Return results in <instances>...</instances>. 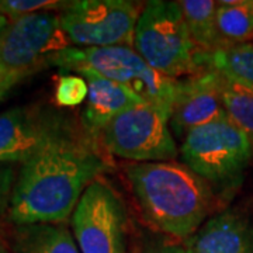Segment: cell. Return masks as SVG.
Masks as SVG:
<instances>
[{
  "label": "cell",
  "mask_w": 253,
  "mask_h": 253,
  "mask_svg": "<svg viewBox=\"0 0 253 253\" xmlns=\"http://www.w3.org/2000/svg\"><path fill=\"white\" fill-rule=\"evenodd\" d=\"M110 162L86 129L55 114L44 142L18 169L7 219L13 225L65 224Z\"/></svg>",
  "instance_id": "obj_1"
},
{
  "label": "cell",
  "mask_w": 253,
  "mask_h": 253,
  "mask_svg": "<svg viewBox=\"0 0 253 253\" xmlns=\"http://www.w3.org/2000/svg\"><path fill=\"white\" fill-rule=\"evenodd\" d=\"M126 174L144 218L161 232L187 241L206 222L212 190L184 163H129Z\"/></svg>",
  "instance_id": "obj_2"
},
{
  "label": "cell",
  "mask_w": 253,
  "mask_h": 253,
  "mask_svg": "<svg viewBox=\"0 0 253 253\" xmlns=\"http://www.w3.org/2000/svg\"><path fill=\"white\" fill-rule=\"evenodd\" d=\"M48 66H56L63 73L93 72L107 78L134 91L145 103L166 111L170 118L179 81L155 71L132 46H69L51 55Z\"/></svg>",
  "instance_id": "obj_3"
},
{
  "label": "cell",
  "mask_w": 253,
  "mask_h": 253,
  "mask_svg": "<svg viewBox=\"0 0 253 253\" xmlns=\"http://www.w3.org/2000/svg\"><path fill=\"white\" fill-rule=\"evenodd\" d=\"M132 48L155 71L170 79L199 73V51L194 45L179 1L151 0L136 21Z\"/></svg>",
  "instance_id": "obj_4"
},
{
  "label": "cell",
  "mask_w": 253,
  "mask_h": 253,
  "mask_svg": "<svg viewBox=\"0 0 253 253\" xmlns=\"http://www.w3.org/2000/svg\"><path fill=\"white\" fill-rule=\"evenodd\" d=\"M69 46L55 11L10 21L0 41V101L20 82L46 68L51 55Z\"/></svg>",
  "instance_id": "obj_5"
},
{
  "label": "cell",
  "mask_w": 253,
  "mask_h": 253,
  "mask_svg": "<svg viewBox=\"0 0 253 253\" xmlns=\"http://www.w3.org/2000/svg\"><path fill=\"white\" fill-rule=\"evenodd\" d=\"M179 154L183 163L208 184H238L251 162L253 146L248 136L228 118L214 120L191 129L183 138Z\"/></svg>",
  "instance_id": "obj_6"
},
{
  "label": "cell",
  "mask_w": 253,
  "mask_h": 253,
  "mask_svg": "<svg viewBox=\"0 0 253 253\" xmlns=\"http://www.w3.org/2000/svg\"><path fill=\"white\" fill-rule=\"evenodd\" d=\"M99 141L109 154L132 163L170 162L179 155L169 114L145 101L113 118Z\"/></svg>",
  "instance_id": "obj_7"
},
{
  "label": "cell",
  "mask_w": 253,
  "mask_h": 253,
  "mask_svg": "<svg viewBox=\"0 0 253 253\" xmlns=\"http://www.w3.org/2000/svg\"><path fill=\"white\" fill-rule=\"evenodd\" d=\"M139 13L138 4L128 0H75L58 17L72 46H132Z\"/></svg>",
  "instance_id": "obj_8"
},
{
  "label": "cell",
  "mask_w": 253,
  "mask_h": 253,
  "mask_svg": "<svg viewBox=\"0 0 253 253\" xmlns=\"http://www.w3.org/2000/svg\"><path fill=\"white\" fill-rule=\"evenodd\" d=\"M126 221L123 200L100 177L82 196L71 226L81 253H126Z\"/></svg>",
  "instance_id": "obj_9"
},
{
  "label": "cell",
  "mask_w": 253,
  "mask_h": 253,
  "mask_svg": "<svg viewBox=\"0 0 253 253\" xmlns=\"http://www.w3.org/2000/svg\"><path fill=\"white\" fill-rule=\"evenodd\" d=\"M226 116L221 96V75L203 69L179 79L169 126L176 138H184L191 129Z\"/></svg>",
  "instance_id": "obj_10"
},
{
  "label": "cell",
  "mask_w": 253,
  "mask_h": 253,
  "mask_svg": "<svg viewBox=\"0 0 253 253\" xmlns=\"http://www.w3.org/2000/svg\"><path fill=\"white\" fill-rule=\"evenodd\" d=\"M54 111L18 106L0 113V163L23 165L44 142Z\"/></svg>",
  "instance_id": "obj_11"
},
{
  "label": "cell",
  "mask_w": 253,
  "mask_h": 253,
  "mask_svg": "<svg viewBox=\"0 0 253 253\" xmlns=\"http://www.w3.org/2000/svg\"><path fill=\"white\" fill-rule=\"evenodd\" d=\"M81 76L86 79L89 86V94L81 116V124L86 132L97 141L101 131L113 118L139 103H144V100L134 91L107 78L93 72H83Z\"/></svg>",
  "instance_id": "obj_12"
},
{
  "label": "cell",
  "mask_w": 253,
  "mask_h": 253,
  "mask_svg": "<svg viewBox=\"0 0 253 253\" xmlns=\"http://www.w3.org/2000/svg\"><path fill=\"white\" fill-rule=\"evenodd\" d=\"M184 245L189 253H253V225L226 210L207 219Z\"/></svg>",
  "instance_id": "obj_13"
},
{
  "label": "cell",
  "mask_w": 253,
  "mask_h": 253,
  "mask_svg": "<svg viewBox=\"0 0 253 253\" xmlns=\"http://www.w3.org/2000/svg\"><path fill=\"white\" fill-rule=\"evenodd\" d=\"M11 253H81L66 224L13 225Z\"/></svg>",
  "instance_id": "obj_14"
},
{
  "label": "cell",
  "mask_w": 253,
  "mask_h": 253,
  "mask_svg": "<svg viewBox=\"0 0 253 253\" xmlns=\"http://www.w3.org/2000/svg\"><path fill=\"white\" fill-rule=\"evenodd\" d=\"M190 37L199 54H211L221 48L217 33L218 1L183 0L179 1Z\"/></svg>",
  "instance_id": "obj_15"
},
{
  "label": "cell",
  "mask_w": 253,
  "mask_h": 253,
  "mask_svg": "<svg viewBox=\"0 0 253 253\" xmlns=\"http://www.w3.org/2000/svg\"><path fill=\"white\" fill-rule=\"evenodd\" d=\"M200 69H214L253 91V44L226 46L197 55Z\"/></svg>",
  "instance_id": "obj_16"
},
{
  "label": "cell",
  "mask_w": 253,
  "mask_h": 253,
  "mask_svg": "<svg viewBox=\"0 0 253 253\" xmlns=\"http://www.w3.org/2000/svg\"><path fill=\"white\" fill-rule=\"evenodd\" d=\"M215 18L221 48L251 44L253 40V0L218 1Z\"/></svg>",
  "instance_id": "obj_17"
},
{
  "label": "cell",
  "mask_w": 253,
  "mask_h": 253,
  "mask_svg": "<svg viewBox=\"0 0 253 253\" xmlns=\"http://www.w3.org/2000/svg\"><path fill=\"white\" fill-rule=\"evenodd\" d=\"M221 75V96L228 118L235 124L253 146V91L238 82Z\"/></svg>",
  "instance_id": "obj_18"
},
{
  "label": "cell",
  "mask_w": 253,
  "mask_h": 253,
  "mask_svg": "<svg viewBox=\"0 0 253 253\" xmlns=\"http://www.w3.org/2000/svg\"><path fill=\"white\" fill-rule=\"evenodd\" d=\"M87 94V82L81 75L63 73L55 81L54 101L59 107H78L86 101Z\"/></svg>",
  "instance_id": "obj_19"
},
{
  "label": "cell",
  "mask_w": 253,
  "mask_h": 253,
  "mask_svg": "<svg viewBox=\"0 0 253 253\" xmlns=\"http://www.w3.org/2000/svg\"><path fill=\"white\" fill-rule=\"evenodd\" d=\"M66 3L58 0H0V16L13 21L42 11H61Z\"/></svg>",
  "instance_id": "obj_20"
},
{
  "label": "cell",
  "mask_w": 253,
  "mask_h": 253,
  "mask_svg": "<svg viewBox=\"0 0 253 253\" xmlns=\"http://www.w3.org/2000/svg\"><path fill=\"white\" fill-rule=\"evenodd\" d=\"M18 169L14 163H0V219L9 214Z\"/></svg>",
  "instance_id": "obj_21"
},
{
  "label": "cell",
  "mask_w": 253,
  "mask_h": 253,
  "mask_svg": "<svg viewBox=\"0 0 253 253\" xmlns=\"http://www.w3.org/2000/svg\"><path fill=\"white\" fill-rule=\"evenodd\" d=\"M141 253H189L186 245L174 242H159L146 246Z\"/></svg>",
  "instance_id": "obj_22"
},
{
  "label": "cell",
  "mask_w": 253,
  "mask_h": 253,
  "mask_svg": "<svg viewBox=\"0 0 253 253\" xmlns=\"http://www.w3.org/2000/svg\"><path fill=\"white\" fill-rule=\"evenodd\" d=\"M9 20L6 17H3V16H0V41H1V37L4 34V31H6V28L9 26Z\"/></svg>",
  "instance_id": "obj_23"
},
{
  "label": "cell",
  "mask_w": 253,
  "mask_h": 253,
  "mask_svg": "<svg viewBox=\"0 0 253 253\" xmlns=\"http://www.w3.org/2000/svg\"><path fill=\"white\" fill-rule=\"evenodd\" d=\"M0 253H9V251L4 246H0Z\"/></svg>",
  "instance_id": "obj_24"
},
{
  "label": "cell",
  "mask_w": 253,
  "mask_h": 253,
  "mask_svg": "<svg viewBox=\"0 0 253 253\" xmlns=\"http://www.w3.org/2000/svg\"><path fill=\"white\" fill-rule=\"evenodd\" d=\"M0 246H3V244H1V242H0Z\"/></svg>",
  "instance_id": "obj_25"
}]
</instances>
